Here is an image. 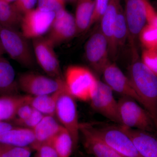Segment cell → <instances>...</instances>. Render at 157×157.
I'll use <instances>...</instances> for the list:
<instances>
[{
  "instance_id": "obj_1",
  "label": "cell",
  "mask_w": 157,
  "mask_h": 157,
  "mask_svg": "<svg viewBox=\"0 0 157 157\" xmlns=\"http://www.w3.org/2000/svg\"><path fill=\"white\" fill-rule=\"evenodd\" d=\"M135 59L129 70V79L142 105L157 120V75L142 61Z\"/></svg>"
},
{
  "instance_id": "obj_21",
  "label": "cell",
  "mask_w": 157,
  "mask_h": 157,
  "mask_svg": "<svg viewBox=\"0 0 157 157\" xmlns=\"http://www.w3.org/2000/svg\"><path fill=\"white\" fill-rule=\"evenodd\" d=\"M28 95L0 96V121L11 122L19 107L27 102Z\"/></svg>"
},
{
  "instance_id": "obj_38",
  "label": "cell",
  "mask_w": 157,
  "mask_h": 157,
  "mask_svg": "<svg viewBox=\"0 0 157 157\" xmlns=\"http://www.w3.org/2000/svg\"><path fill=\"white\" fill-rule=\"evenodd\" d=\"M155 125L156 134L157 137V120L155 121Z\"/></svg>"
},
{
  "instance_id": "obj_13",
  "label": "cell",
  "mask_w": 157,
  "mask_h": 157,
  "mask_svg": "<svg viewBox=\"0 0 157 157\" xmlns=\"http://www.w3.org/2000/svg\"><path fill=\"white\" fill-rule=\"evenodd\" d=\"M147 0H125L124 14L132 47L147 23Z\"/></svg>"
},
{
  "instance_id": "obj_6",
  "label": "cell",
  "mask_w": 157,
  "mask_h": 157,
  "mask_svg": "<svg viewBox=\"0 0 157 157\" xmlns=\"http://www.w3.org/2000/svg\"><path fill=\"white\" fill-rule=\"evenodd\" d=\"M118 104L121 125L129 128L156 133L153 119L135 100L122 97L118 101Z\"/></svg>"
},
{
  "instance_id": "obj_18",
  "label": "cell",
  "mask_w": 157,
  "mask_h": 157,
  "mask_svg": "<svg viewBox=\"0 0 157 157\" xmlns=\"http://www.w3.org/2000/svg\"><path fill=\"white\" fill-rule=\"evenodd\" d=\"M147 24L139 35L146 49H157V12L148 1L145 2Z\"/></svg>"
},
{
  "instance_id": "obj_37",
  "label": "cell",
  "mask_w": 157,
  "mask_h": 157,
  "mask_svg": "<svg viewBox=\"0 0 157 157\" xmlns=\"http://www.w3.org/2000/svg\"><path fill=\"white\" fill-rule=\"evenodd\" d=\"M3 1H5V2H7L9 3H12L14 2L15 0H3Z\"/></svg>"
},
{
  "instance_id": "obj_40",
  "label": "cell",
  "mask_w": 157,
  "mask_h": 157,
  "mask_svg": "<svg viewBox=\"0 0 157 157\" xmlns=\"http://www.w3.org/2000/svg\"><path fill=\"white\" fill-rule=\"evenodd\" d=\"M147 1H148V0H147Z\"/></svg>"
},
{
  "instance_id": "obj_12",
  "label": "cell",
  "mask_w": 157,
  "mask_h": 157,
  "mask_svg": "<svg viewBox=\"0 0 157 157\" xmlns=\"http://www.w3.org/2000/svg\"><path fill=\"white\" fill-rule=\"evenodd\" d=\"M77 33L75 17L64 9L56 14L45 37L55 47L72 39Z\"/></svg>"
},
{
  "instance_id": "obj_15",
  "label": "cell",
  "mask_w": 157,
  "mask_h": 157,
  "mask_svg": "<svg viewBox=\"0 0 157 157\" xmlns=\"http://www.w3.org/2000/svg\"><path fill=\"white\" fill-rule=\"evenodd\" d=\"M79 133L82 136L85 148L93 157H124L98 137L87 124H80Z\"/></svg>"
},
{
  "instance_id": "obj_25",
  "label": "cell",
  "mask_w": 157,
  "mask_h": 157,
  "mask_svg": "<svg viewBox=\"0 0 157 157\" xmlns=\"http://www.w3.org/2000/svg\"><path fill=\"white\" fill-rule=\"evenodd\" d=\"M49 143L53 147L59 157H70L74 148L73 138L63 127Z\"/></svg>"
},
{
  "instance_id": "obj_2",
  "label": "cell",
  "mask_w": 157,
  "mask_h": 157,
  "mask_svg": "<svg viewBox=\"0 0 157 157\" xmlns=\"http://www.w3.org/2000/svg\"><path fill=\"white\" fill-rule=\"evenodd\" d=\"M0 40L6 54L27 68L35 66L36 59L32 43L18 29L0 25Z\"/></svg>"
},
{
  "instance_id": "obj_39",
  "label": "cell",
  "mask_w": 157,
  "mask_h": 157,
  "mask_svg": "<svg viewBox=\"0 0 157 157\" xmlns=\"http://www.w3.org/2000/svg\"><path fill=\"white\" fill-rule=\"evenodd\" d=\"M59 1H61L62 2H65L64 0H59Z\"/></svg>"
},
{
  "instance_id": "obj_23",
  "label": "cell",
  "mask_w": 157,
  "mask_h": 157,
  "mask_svg": "<svg viewBox=\"0 0 157 157\" xmlns=\"http://www.w3.org/2000/svg\"><path fill=\"white\" fill-rule=\"evenodd\" d=\"M56 92L50 94L36 96L29 95L28 103L34 109L38 110L44 116H55Z\"/></svg>"
},
{
  "instance_id": "obj_3",
  "label": "cell",
  "mask_w": 157,
  "mask_h": 157,
  "mask_svg": "<svg viewBox=\"0 0 157 157\" xmlns=\"http://www.w3.org/2000/svg\"><path fill=\"white\" fill-rule=\"evenodd\" d=\"M56 93L55 117L61 124L70 133L75 148L78 144L80 126L75 98L68 90L64 79Z\"/></svg>"
},
{
  "instance_id": "obj_8",
  "label": "cell",
  "mask_w": 157,
  "mask_h": 157,
  "mask_svg": "<svg viewBox=\"0 0 157 157\" xmlns=\"http://www.w3.org/2000/svg\"><path fill=\"white\" fill-rule=\"evenodd\" d=\"M32 45L36 61L49 77L63 79L59 62L54 46L45 37L32 39Z\"/></svg>"
},
{
  "instance_id": "obj_9",
  "label": "cell",
  "mask_w": 157,
  "mask_h": 157,
  "mask_svg": "<svg viewBox=\"0 0 157 157\" xmlns=\"http://www.w3.org/2000/svg\"><path fill=\"white\" fill-rule=\"evenodd\" d=\"M55 12L37 8L23 15L20 27L21 32L29 39L43 36L48 33L55 17Z\"/></svg>"
},
{
  "instance_id": "obj_28",
  "label": "cell",
  "mask_w": 157,
  "mask_h": 157,
  "mask_svg": "<svg viewBox=\"0 0 157 157\" xmlns=\"http://www.w3.org/2000/svg\"><path fill=\"white\" fill-rule=\"evenodd\" d=\"M44 115L38 110L34 109L33 113L28 118L21 121L12 122L16 126L33 130L42 120Z\"/></svg>"
},
{
  "instance_id": "obj_14",
  "label": "cell",
  "mask_w": 157,
  "mask_h": 157,
  "mask_svg": "<svg viewBox=\"0 0 157 157\" xmlns=\"http://www.w3.org/2000/svg\"><path fill=\"white\" fill-rule=\"evenodd\" d=\"M105 83L113 91L135 100L140 104L139 99L128 77H127L115 64L109 62L102 72Z\"/></svg>"
},
{
  "instance_id": "obj_16",
  "label": "cell",
  "mask_w": 157,
  "mask_h": 157,
  "mask_svg": "<svg viewBox=\"0 0 157 157\" xmlns=\"http://www.w3.org/2000/svg\"><path fill=\"white\" fill-rule=\"evenodd\" d=\"M123 127L141 156L157 157V137L150 132Z\"/></svg>"
},
{
  "instance_id": "obj_10",
  "label": "cell",
  "mask_w": 157,
  "mask_h": 157,
  "mask_svg": "<svg viewBox=\"0 0 157 157\" xmlns=\"http://www.w3.org/2000/svg\"><path fill=\"white\" fill-rule=\"evenodd\" d=\"M95 111L117 124L121 125L118 104L113 91L105 82L98 80L97 88L90 101Z\"/></svg>"
},
{
  "instance_id": "obj_20",
  "label": "cell",
  "mask_w": 157,
  "mask_h": 157,
  "mask_svg": "<svg viewBox=\"0 0 157 157\" xmlns=\"http://www.w3.org/2000/svg\"><path fill=\"white\" fill-rule=\"evenodd\" d=\"M121 6L120 0H109L108 8L101 20L100 29L108 41L109 53L110 55L112 53L113 48L114 26Z\"/></svg>"
},
{
  "instance_id": "obj_22",
  "label": "cell",
  "mask_w": 157,
  "mask_h": 157,
  "mask_svg": "<svg viewBox=\"0 0 157 157\" xmlns=\"http://www.w3.org/2000/svg\"><path fill=\"white\" fill-rule=\"evenodd\" d=\"M94 1L78 0L75 20L77 33H82L90 27Z\"/></svg>"
},
{
  "instance_id": "obj_24",
  "label": "cell",
  "mask_w": 157,
  "mask_h": 157,
  "mask_svg": "<svg viewBox=\"0 0 157 157\" xmlns=\"http://www.w3.org/2000/svg\"><path fill=\"white\" fill-rule=\"evenodd\" d=\"M128 37V25L125 17L124 12L121 6L118 12L114 26L113 48L111 55H115L119 48H122L124 45Z\"/></svg>"
},
{
  "instance_id": "obj_35",
  "label": "cell",
  "mask_w": 157,
  "mask_h": 157,
  "mask_svg": "<svg viewBox=\"0 0 157 157\" xmlns=\"http://www.w3.org/2000/svg\"><path fill=\"white\" fill-rule=\"evenodd\" d=\"M16 125L11 122L0 121V133L13 128Z\"/></svg>"
},
{
  "instance_id": "obj_32",
  "label": "cell",
  "mask_w": 157,
  "mask_h": 157,
  "mask_svg": "<svg viewBox=\"0 0 157 157\" xmlns=\"http://www.w3.org/2000/svg\"><path fill=\"white\" fill-rule=\"evenodd\" d=\"M38 0H15L12 5L20 14L23 15L34 9Z\"/></svg>"
},
{
  "instance_id": "obj_5",
  "label": "cell",
  "mask_w": 157,
  "mask_h": 157,
  "mask_svg": "<svg viewBox=\"0 0 157 157\" xmlns=\"http://www.w3.org/2000/svg\"><path fill=\"white\" fill-rule=\"evenodd\" d=\"M64 79L70 92L79 101H90L95 91L98 79L87 68L70 66L65 72Z\"/></svg>"
},
{
  "instance_id": "obj_31",
  "label": "cell",
  "mask_w": 157,
  "mask_h": 157,
  "mask_svg": "<svg viewBox=\"0 0 157 157\" xmlns=\"http://www.w3.org/2000/svg\"><path fill=\"white\" fill-rule=\"evenodd\" d=\"M38 8L46 11L57 12L65 9V2L59 0H38Z\"/></svg>"
},
{
  "instance_id": "obj_4",
  "label": "cell",
  "mask_w": 157,
  "mask_h": 157,
  "mask_svg": "<svg viewBox=\"0 0 157 157\" xmlns=\"http://www.w3.org/2000/svg\"><path fill=\"white\" fill-rule=\"evenodd\" d=\"M87 124L98 137L119 154L124 157H142L122 126L117 124L97 127Z\"/></svg>"
},
{
  "instance_id": "obj_11",
  "label": "cell",
  "mask_w": 157,
  "mask_h": 157,
  "mask_svg": "<svg viewBox=\"0 0 157 157\" xmlns=\"http://www.w3.org/2000/svg\"><path fill=\"white\" fill-rule=\"evenodd\" d=\"M88 62L96 72L102 73L107 64L109 48L106 37L100 29L96 31L88 39L85 47Z\"/></svg>"
},
{
  "instance_id": "obj_34",
  "label": "cell",
  "mask_w": 157,
  "mask_h": 157,
  "mask_svg": "<svg viewBox=\"0 0 157 157\" xmlns=\"http://www.w3.org/2000/svg\"><path fill=\"white\" fill-rule=\"evenodd\" d=\"M33 109L32 106L28 103V101L25 103L17 109L16 117L11 122L23 121L28 118L33 113Z\"/></svg>"
},
{
  "instance_id": "obj_7",
  "label": "cell",
  "mask_w": 157,
  "mask_h": 157,
  "mask_svg": "<svg viewBox=\"0 0 157 157\" xmlns=\"http://www.w3.org/2000/svg\"><path fill=\"white\" fill-rule=\"evenodd\" d=\"M17 79L19 90L32 96L53 94L59 89L64 80V78L55 79L33 72L20 73Z\"/></svg>"
},
{
  "instance_id": "obj_27",
  "label": "cell",
  "mask_w": 157,
  "mask_h": 157,
  "mask_svg": "<svg viewBox=\"0 0 157 157\" xmlns=\"http://www.w3.org/2000/svg\"><path fill=\"white\" fill-rule=\"evenodd\" d=\"M32 148L0 144V157H30Z\"/></svg>"
},
{
  "instance_id": "obj_29",
  "label": "cell",
  "mask_w": 157,
  "mask_h": 157,
  "mask_svg": "<svg viewBox=\"0 0 157 157\" xmlns=\"http://www.w3.org/2000/svg\"><path fill=\"white\" fill-rule=\"evenodd\" d=\"M142 62L157 75V49H146L142 55Z\"/></svg>"
},
{
  "instance_id": "obj_26",
  "label": "cell",
  "mask_w": 157,
  "mask_h": 157,
  "mask_svg": "<svg viewBox=\"0 0 157 157\" xmlns=\"http://www.w3.org/2000/svg\"><path fill=\"white\" fill-rule=\"evenodd\" d=\"M22 16L12 3L0 0V25L18 29Z\"/></svg>"
},
{
  "instance_id": "obj_33",
  "label": "cell",
  "mask_w": 157,
  "mask_h": 157,
  "mask_svg": "<svg viewBox=\"0 0 157 157\" xmlns=\"http://www.w3.org/2000/svg\"><path fill=\"white\" fill-rule=\"evenodd\" d=\"M35 150L36 151V157H59L50 143L41 144Z\"/></svg>"
},
{
  "instance_id": "obj_17",
  "label": "cell",
  "mask_w": 157,
  "mask_h": 157,
  "mask_svg": "<svg viewBox=\"0 0 157 157\" xmlns=\"http://www.w3.org/2000/svg\"><path fill=\"white\" fill-rule=\"evenodd\" d=\"M63 127L55 116H44L33 130L35 140L31 148L36 150L39 145L50 142Z\"/></svg>"
},
{
  "instance_id": "obj_19",
  "label": "cell",
  "mask_w": 157,
  "mask_h": 157,
  "mask_svg": "<svg viewBox=\"0 0 157 157\" xmlns=\"http://www.w3.org/2000/svg\"><path fill=\"white\" fill-rule=\"evenodd\" d=\"M15 71L10 62L0 55V96L19 94Z\"/></svg>"
},
{
  "instance_id": "obj_36",
  "label": "cell",
  "mask_w": 157,
  "mask_h": 157,
  "mask_svg": "<svg viewBox=\"0 0 157 157\" xmlns=\"http://www.w3.org/2000/svg\"><path fill=\"white\" fill-rule=\"evenodd\" d=\"M5 54H6V52L3 48L2 45L0 40V55H4Z\"/></svg>"
},
{
  "instance_id": "obj_30",
  "label": "cell",
  "mask_w": 157,
  "mask_h": 157,
  "mask_svg": "<svg viewBox=\"0 0 157 157\" xmlns=\"http://www.w3.org/2000/svg\"><path fill=\"white\" fill-rule=\"evenodd\" d=\"M109 0H95L90 26L101 20L109 6Z\"/></svg>"
}]
</instances>
